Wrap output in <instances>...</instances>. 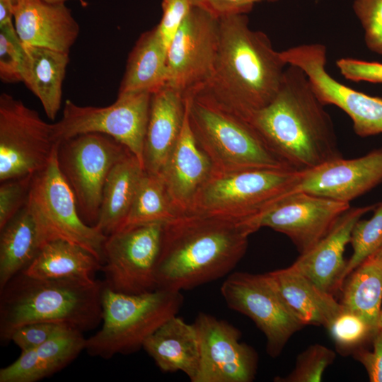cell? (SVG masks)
<instances>
[{
  "label": "cell",
  "instance_id": "20",
  "mask_svg": "<svg viewBox=\"0 0 382 382\" xmlns=\"http://www.w3.org/2000/svg\"><path fill=\"white\" fill-rule=\"evenodd\" d=\"M375 204L349 207L335 222L328 233L309 251L300 255L293 266L323 290L334 295L345 282L346 245L350 243L356 223Z\"/></svg>",
  "mask_w": 382,
  "mask_h": 382
},
{
  "label": "cell",
  "instance_id": "33",
  "mask_svg": "<svg viewBox=\"0 0 382 382\" xmlns=\"http://www.w3.org/2000/svg\"><path fill=\"white\" fill-rule=\"evenodd\" d=\"M373 211L369 219H360L353 228L350 241L353 253L347 262L345 281L359 265L382 248V202L376 204Z\"/></svg>",
  "mask_w": 382,
  "mask_h": 382
},
{
  "label": "cell",
  "instance_id": "24",
  "mask_svg": "<svg viewBox=\"0 0 382 382\" xmlns=\"http://www.w3.org/2000/svg\"><path fill=\"white\" fill-rule=\"evenodd\" d=\"M83 332L66 328L42 345L21 351L19 357L0 369V382H36L71 363L86 347Z\"/></svg>",
  "mask_w": 382,
  "mask_h": 382
},
{
  "label": "cell",
  "instance_id": "10",
  "mask_svg": "<svg viewBox=\"0 0 382 382\" xmlns=\"http://www.w3.org/2000/svg\"><path fill=\"white\" fill-rule=\"evenodd\" d=\"M60 141L53 124L12 96H0V181L33 175L50 162Z\"/></svg>",
  "mask_w": 382,
  "mask_h": 382
},
{
  "label": "cell",
  "instance_id": "12",
  "mask_svg": "<svg viewBox=\"0 0 382 382\" xmlns=\"http://www.w3.org/2000/svg\"><path fill=\"white\" fill-rule=\"evenodd\" d=\"M163 222L135 226L107 236L103 245L104 285L120 293L134 294L156 288Z\"/></svg>",
  "mask_w": 382,
  "mask_h": 382
},
{
  "label": "cell",
  "instance_id": "18",
  "mask_svg": "<svg viewBox=\"0 0 382 382\" xmlns=\"http://www.w3.org/2000/svg\"><path fill=\"white\" fill-rule=\"evenodd\" d=\"M381 183L382 148H380L359 158L342 157L304 170L291 192H306L349 203Z\"/></svg>",
  "mask_w": 382,
  "mask_h": 382
},
{
  "label": "cell",
  "instance_id": "36",
  "mask_svg": "<svg viewBox=\"0 0 382 382\" xmlns=\"http://www.w3.org/2000/svg\"><path fill=\"white\" fill-rule=\"evenodd\" d=\"M23 43L14 23L0 26V79L2 82L14 83L21 82V65L23 56Z\"/></svg>",
  "mask_w": 382,
  "mask_h": 382
},
{
  "label": "cell",
  "instance_id": "35",
  "mask_svg": "<svg viewBox=\"0 0 382 382\" xmlns=\"http://www.w3.org/2000/svg\"><path fill=\"white\" fill-rule=\"evenodd\" d=\"M327 329L337 346L342 349L355 348L372 338L376 331L362 317L345 308Z\"/></svg>",
  "mask_w": 382,
  "mask_h": 382
},
{
  "label": "cell",
  "instance_id": "31",
  "mask_svg": "<svg viewBox=\"0 0 382 382\" xmlns=\"http://www.w3.org/2000/svg\"><path fill=\"white\" fill-rule=\"evenodd\" d=\"M348 276L342 288L340 303L377 330L382 305V256L371 255Z\"/></svg>",
  "mask_w": 382,
  "mask_h": 382
},
{
  "label": "cell",
  "instance_id": "32",
  "mask_svg": "<svg viewBox=\"0 0 382 382\" xmlns=\"http://www.w3.org/2000/svg\"><path fill=\"white\" fill-rule=\"evenodd\" d=\"M179 215L161 177L145 172L128 215L119 230L155 222L166 223Z\"/></svg>",
  "mask_w": 382,
  "mask_h": 382
},
{
  "label": "cell",
  "instance_id": "2",
  "mask_svg": "<svg viewBox=\"0 0 382 382\" xmlns=\"http://www.w3.org/2000/svg\"><path fill=\"white\" fill-rule=\"evenodd\" d=\"M256 231L248 221L195 212L164 224L158 287L192 289L229 274Z\"/></svg>",
  "mask_w": 382,
  "mask_h": 382
},
{
  "label": "cell",
  "instance_id": "30",
  "mask_svg": "<svg viewBox=\"0 0 382 382\" xmlns=\"http://www.w3.org/2000/svg\"><path fill=\"white\" fill-rule=\"evenodd\" d=\"M1 230L0 289L33 260L42 245L33 217L25 206Z\"/></svg>",
  "mask_w": 382,
  "mask_h": 382
},
{
  "label": "cell",
  "instance_id": "48",
  "mask_svg": "<svg viewBox=\"0 0 382 382\" xmlns=\"http://www.w3.org/2000/svg\"><path fill=\"white\" fill-rule=\"evenodd\" d=\"M379 255H381L382 256V248H380L376 253H375Z\"/></svg>",
  "mask_w": 382,
  "mask_h": 382
},
{
  "label": "cell",
  "instance_id": "46",
  "mask_svg": "<svg viewBox=\"0 0 382 382\" xmlns=\"http://www.w3.org/2000/svg\"><path fill=\"white\" fill-rule=\"evenodd\" d=\"M378 328H382V305L380 310L379 318H378Z\"/></svg>",
  "mask_w": 382,
  "mask_h": 382
},
{
  "label": "cell",
  "instance_id": "45",
  "mask_svg": "<svg viewBox=\"0 0 382 382\" xmlns=\"http://www.w3.org/2000/svg\"><path fill=\"white\" fill-rule=\"evenodd\" d=\"M47 3H52V4H55V3H65L66 1H70V0H43ZM75 1H79V3L81 4V5L83 7H86L88 6V2L85 0H75Z\"/></svg>",
  "mask_w": 382,
  "mask_h": 382
},
{
  "label": "cell",
  "instance_id": "39",
  "mask_svg": "<svg viewBox=\"0 0 382 382\" xmlns=\"http://www.w3.org/2000/svg\"><path fill=\"white\" fill-rule=\"evenodd\" d=\"M67 325L50 322H36L26 324L17 329L11 340L21 351L37 347L59 333Z\"/></svg>",
  "mask_w": 382,
  "mask_h": 382
},
{
  "label": "cell",
  "instance_id": "23",
  "mask_svg": "<svg viewBox=\"0 0 382 382\" xmlns=\"http://www.w3.org/2000/svg\"><path fill=\"white\" fill-rule=\"evenodd\" d=\"M265 274L286 307L303 325L328 328L344 308L332 294L323 290L292 265Z\"/></svg>",
  "mask_w": 382,
  "mask_h": 382
},
{
  "label": "cell",
  "instance_id": "28",
  "mask_svg": "<svg viewBox=\"0 0 382 382\" xmlns=\"http://www.w3.org/2000/svg\"><path fill=\"white\" fill-rule=\"evenodd\" d=\"M145 173L132 154L117 163L104 184L96 226L105 236L118 231L123 225Z\"/></svg>",
  "mask_w": 382,
  "mask_h": 382
},
{
  "label": "cell",
  "instance_id": "7",
  "mask_svg": "<svg viewBox=\"0 0 382 382\" xmlns=\"http://www.w3.org/2000/svg\"><path fill=\"white\" fill-rule=\"evenodd\" d=\"M302 175L303 171L293 169L214 171L199 192L191 212L251 223L265 209L290 193Z\"/></svg>",
  "mask_w": 382,
  "mask_h": 382
},
{
  "label": "cell",
  "instance_id": "47",
  "mask_svg": "<svg viewBox=\"0 0 382 382\" xmlns=\"http://www.w3.org/2000/svg\"><path fill=\"white\" fill-rule=\"evenodd\" d=\"M23 0H11V3L13 4V6L20 3Z\"/></svg>",
  "mask_w": 382,
  "mask_h": 382
},
{
  "label": "cell",
  "instance_id": "41",
  "mask_svg": "<svg viewBox=\"0 0 382 382\" xmlns=\"http://www.w3.org/2000/svg\"><path fill=\"white\" fill-rule=\"evenodd\" d=\"M336 66L347 80L360 82L382 83V63L351 57L338 59Z\"/></svg>",
  "mask_w": 382,
  "mask_h": 382
},
{
  "label": "cell",
  "instance_id": "44",
  "mask_svg": "<svg viewBox=\"0 0 382 382\" xmlns=\"http://www.w3.org/2000/svg\"><path fill=\"white\" fill-rule=\"evenodd\" d=\"M13 22V5L11 0H0V26Z\"/></svg>",
  "mask_w": 382,
  "mask_h": 382
},
{
  "label": "cell",
  "instance_id": "25",
  "mask_svg": "<svg viewBox=\"0 0 382 382\" xmlns=\"http://www.w3.org/2000/svg\"><path fill=\"white\" fill-rule=\"evenodd\" d=\"M143 348L163 372L182 371L192 382L200 365V347L195 325L174 316L145 341Z\"/></svg>",
  "mask_w": 382,
  "mask_h": 382
},
{
  "label": "cell",
  "instance_id": "17",
  "mask_svg": "<svg viewBox=\"0 0 382 382\" xmlns=\"http://www.w3.org/2000/svg\"><path fill=\"white\" fill-rule=\"evenodd\" d=\"M199 340L200 365L195 382H250L257 355L241 342V332L226 320L199 313L193 323Z\"/></svg>",
  "mask_w": 382,
  "mask_h": 382
},
{
  "label": "cell",
  "instance_id": "40",
  "mask_svg": "<svg viewBox=\"0 0 382 382\" xmlns=\"http://www.w3.org/2000/svg\"><path fill=\"white\" fill-rule=\"evenodd\" d=\"M162 16L156 25L167 49L175 33L187 16L192 5L190 0H162Z\"/></svg>",
  "mask_w": 382,
  "mask_h": 382
},
{
  "label": "cell",
  "instance_id": "29",
  "mask_svg": "<svg viewBox=\"0 0 382 382\" xmlns=\"http://www.w3.org/2000/svg\"><path fill=\"white\" fill-rule=\"evenodd\" d=\"M167 47L156 25L144 32L129 52L118 95L154 93L167 83Z\"/></svg>",
  "mask_w": 382,
  "mask_h": 382
},
{
  "label": "cell",
  "instance_id": "19",
  "mask_svg": "<svg viewBox=\"0 0 382 382\" xmlns=\"http://www.w3.org/2000/svg\"><path fill=\"white\" fill-rule=\"evenodd\" d=\"M214 171L210 159L199 146L191 129L187 99L181 134L159 175L180 214L191 212L199 192Z\"/></svg>",
  "mask_w": 382,
  "mask_h": 382
},
{
  "label": "cell",
  "instance_id": "5",
  "mask_svg": "<svg viewBox=\"0 0 382 382\" xmlns=\"http://www.w3.org/2000/svg\"><path fill=\"white\" fill-rule=\"evenodd\" d=\"M183 303V296L178 291L158 287L129 294L104 285L103 323L95 335L86 339L85 350L103 359L135 352L160 326L178 314Z\"/></svg>",
  "mask_w": 382,
  "mask_h": 382
},
{
  "label": "cell",
  "instance_id": "42",
  "mask_svg": "<svg viewBox=\"0 0 382 382\" xmlns=\"http://www.w3.org/2000/svg\"><path fill=\"white\" fill-rule=\"evenodd\" d=\"M192 6L198 7L213 16L222 17L247 14L253 8L255 4L263 1H274L277 0H190Z\"/></svg>",
  "mask_w": 382,
  "mask_h": 382
},
{
  "label": "cell",
  "instance_id": "9",
  "mask_svg": "<svg viewBox=\"0 0 382 382\" xmlns=\"http://www.w3.org/2000/svg\"><path fill=\"white\" fill-rule=\"evenodd\" d=\"M129 154L125 145L101 133L81 134L59 142L58 165L86 224H96L107 177L112 167Z\"/></svg>",
  "mask_w": 382,
  "mask_h": 382
},
{
  "label": "cell",
  "instance_id": "13",
  "mask_svg": "<svg viewBox=\"0 0 382 382\" xmlns=\"http://www.w3.org/2000/svg\"><path fill=\"white\" fill-rule=\"evenodd\" d=\"M219 45V19L192 6L167 50V86L185 98L211 79Z\"/></svg>",
  "mask_w": 382,
  "mask_h": 382
},
{
  "label": "cell",
  "instance_id": "22",
  "mask_svg": "<svg viewBox=\"0 0 382 382\" xmlns=\"http://www.w3.org/2000/svg\"><path fill=\"white\" fill-rule=\"evenodd\" d=\"M186 109L187 98L169 86L152 93L143 152L145 172L160 175L181 134Z\"/></svg>",
  "mask_w": 382,
  "mask_h": 382
},
{
  "label": "cell",
  "instance_id": "37",
  "mask_svg": "<svg viewBox=\"0 0 382 382\" xmlns=\"http://www.w3.org/2000/svg\"><path fill=\"white\" fill-rule=\"evenodd\" d=\"M353 10L364 28L366 47L382 54V0H354Z\"/></svg>",
  "mask_w": 382,
  "mask_h": 382
},
{
  "label": "cell",
  "instance_id": "16",
  "mask_svg": "<svg viewBox=\"0 0 382 382\" xmlns=\"http://www.w3.org/2000/svg\"><path fill=\"white\" fill-rule=\"evenodd\" d=\"M349 207L350 203L298 191L274 202L253 223L257 230L268 227L285 234L301 255L323 238Z\"/></svg>",
  "mask_w": 382,
  "mask_h": 382
},
{
  "label": "cell",
  "instance_id": "4",
  "mask_svg": "<svg viewBox=\"0 0 382 382\" xmlns=\"http://www.w3.org/2000/svg\"><path fill=\"white\" fill-rule=\"evenodd\" d=\"M103 282L40 279L21 272L0 289V341L36 322L60 323L81 332L102 322Z\"/></svg>",
  "mask_w": 382,
  "mask_h": 382
},
{
  "label": "cell",
  "instance_id": "1",
  "mask_svg": "<svg viewBox=\"0 0 382 382\" xmlns=\"http://www.w3.org/2000/svg\"><path fill=\"white\" fill-rule=\"evenodd\" d=\"M219 19L214 70L197 94L248 121L275 98L288 64L265 33L250 28L247 14Z\"/></svg>",
  "mask_w": 382,
  "mask_h": 382
},
{
  "label": "cell",
  "instance_id": "38",
  "mask_svg": "<svg viewBox=\"0 0 382 382\" xmlns=\"http://www.w3.org/2000/svg\"><path fill=\"white\" fill-rule=\"evenodd\" d=\"M33 175L10 179L0 186V229L25 206Z\"/></svg>",
  "mask_w": 382,
  "mask_h": 382
},
{
  "label": "cell",
  "instance_id": "3",
  "mask_svg": "<svg viewBox=\"0 0 382 382\" xmlns=\"http://www.w3.org/2000/svg\"><path fill=\"white\" fill-rule=\"evenodd\" d=\"M325 106L305 72L288 64L275 98L247 122L289 166L308 170L342 157Z\"/></svg>",
  "mask_w": 382,
  "mask_h": 382
},
{
  "label": "cell",
  "instance_id": "11",
  "mask_svg": "<svg viewBox=\"0 0 382 382\" xmlns=\"http://www.w3.org/2000/svg\"><path fill=\"white\" fill-rule=\"evenodd\" d=\"M152 93L117 95L106 107L80 106L66 100L62 117L53 124L58 141L86 133L109 135L125 145L144 167L143 152Z\"/></svg>",
  "mask_w": 382,
  "mask_h": 382
},
{
  "label": "cell",
  "instance_id": "15",
  "mask_svg": "<svg viewBox=\"0 0 382 382\" xmlns=\"http://www.w3.org/2000/svg\"><path fill=\"white\" fill-rule=\"evenodd\" d=\"M287 64L301 68L325 105H333L352 120L354 132L366 137L382 133V98L342 84L325 69L327 49L320 43L303 44L280 52Z\"/></svg>",
  "mask_w": 382,
  "mask_h": 382
},
{
  "label": "cell",
  "instance_id": "14",
  "mask_svg": "<svg viewBox=\"0 0 382 382\" xmlns=\"http://www.w3.org/2000/svg\"><path fill=\"white\" fill-rule=\"evenodd\" d=\"M228 306L249 317L264 333L267 352L277 357L303 325L291 313L266 274L231 273L221 286Z\"/></svg>",
  "mask_w": 382,
  "mask_h": 382
},
{
  "label": "cell",
  "instance_id": "21",
  "mask_svg": "<svg viewBox=\"0 0 382 382\" xmlns=\"http://www.w3.org/2000/svg\"><path fill=\"white\" fill-rule=\"evenodd\" d=\"M13 23L23 45L69 54L80 32L65 3L23 0L13 6Z\"/></svg>",
  "mask_w": 382,
  "mask_h": 382
},
{
  "label": "cell",
  "instance_id": "43",
  "mask_svg": "<svg viewBox=\"0 0 382 382\" xmlns=\"http://www.w3.org/2000/svg\"><path fill=\"white\" fill-rule=\"evenodd\" d=\"M372 344V350L359 348L354 357L365 368L370 381L382 382V328L374 334Z\"/></svg>",
  "mask_w": 382,
  "mask_h": 382
},
{
  "label": "cell",
  "instance_id": "27",
  "mask_svg": "<svg viewBox=\"0 0 382 382\" xmlns=\"http://www.w3.org/2000/svg\"><path fill=\"white\" fill-rule=\"evenodd\" d=\"M102 266L99 260L80 245L55 240L44 244L22 272L40 279L93 282L95 273Z\"/></svg>",
  "mask_w": 382,
  "mask_h": 382
},
{
  "label": "cell",
  "instance_id": "26",
  "mask_svg": "<svg viewBox=\"0 0 382 382\" xmlns=\"http://www.w3.org/2000/svg\"><path fill=\"white\" fill-rule=\"evenodd\" d=\"M23 47L21 82L40 100L47 117L54 120L62 104L69 54L29 45Z\"/></svg>",
  "mask_w": 382,
  "mask_h": 382
},
{
  "label": "cell",
  "instance_id": "6",
  "mask_svg": "<svg viewBox=\"0 0 382 382\" xmlns=\"http://www.w3.org/2000/svg\"><path fill=\"white\" fill-rule=\"evenodd\" d=\"M187 99L191 129L214 171L295 170L267 146L247 121L202 95L195 94Z\"/></svg>",
  "mask_w": 382,
  "mask_h": 382
},
{
  "label": "cell",
  "instance_id": "8",
  "mask_svg": "<svg viewBox=\"0 0 382 382\" xmlns=\"http://www.w3.org/2000/svg\"><path fill=\"white\" fill-rule=\"evenodd\" d=\"M57 150L49 163L33 175L25 203L41 245L55 240L66 241L83 248L103 263L107 236L80 216L73 190L59 169Z\"/></svg>",
  "mask_w": 382,
  "mask_h": 382
},
{
  "label": "cell",
  "instance_id": "34",
  "mask_svg": "<svg viewBox=\"0 0 382 382\" xmlns=\"http://www.w3.org/2000/svg\"><path fill=\"white\" fill-rule=\"evenodd\" d=\"M335 358V353L327 347L315 344L310 345L297 357L294 370L285 377H277L280 382H318L323 373Z\"/></svg>",
  "mask_w": 382,
  "mask_h": 382
}]
</instances>
